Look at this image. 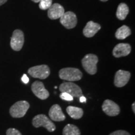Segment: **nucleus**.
Wrapping results in <instances>:
<instances>
[{
  "label": "nucleus",
  "mask_w": 135,
  "mask_h": 135,
  "mask_svg": "<svg viewBox=\"0 0 135 135\" xmlns=\"http://www.w3.org/2000/svg\"><path fill=\"white\" fill-rule=\"evenodd\" d=\"M60 19L61 24L67 29H72L77 25L78 20L76 15L72 11L65 13Z\"/></svg>",
  "instance_id": "nucleus-8"
},
{
  "label": "nucleus",
  "mask_w": 135,
  "mask_h": 135,
  "mask_svg": "<svg viewBox=\"0 0 135 135\" xmlns=\"http://www.w3.org/2000/svg\"><path fill=\"white\" fill-rule=\"evenodd\" d=\"M66 112L71 118H73L75 119H80L83 115V109L78 107H75V106H68L66 108Z\"/></svg>",
  "instance_id": "nucleus-16"
},
{
  "label": "nucleus",
  "mask_w": 135,
  "mask_h": 135,
  "mask_svg": "<svg viewBox=\"0 0 135 135\" xmlns=\"http://www.w3.org/2000/svg\"><path fill=\"white\" fill-rule=\"evenodd\" d=\"M31 1H33V2H35V3H39L40 1H41V0H31Z\"/></svg>",
  "instance_id": "nucleus-28"
},
{
  "label": "nucleus",
  "mask_w": 135,
  "mask_h": 135,
  "mask_svg": "<svg viewBox=\"0 0 135 135\" xmlns=\"http://www.w3.org/2000/svg\"><path fill=\"white\" fill-rule=\"evenodd\" d=\"M59 89L61 93H66L71 95L73 97L78 98L83 95L81 88L77 84L71 82L63 83L60 84Z\"/></svg>",
  "instance_id": "nucleus-6"
},
{
  "label": "nucleus",
  "mask_w": 135,
  "mask_h": 135,
  "mask_svg": "<svg viewBox=\"0 0 135 135\" xmlns=\"http://www.w3.org/2000/svg\"><path fill=\"white\" fill-rule=\"evenodd\" d=\"M101 29V26L98 23H96L93 21L88 22L84 28L83 35L87 38H91L97 34Z\"/></svg>",
  "instance_id": "nucleus-15"
},
{
  "label": "nucleus",
  "mask_w": 135,
  "mask_h": 135,
  "mask_svg": "<svg viewBox=\"0 0 135 135\" xmlns=\"http://www.w3.org/2000/svg\"><path fill=\"white\" fill-rule=\"evenodd\" d=\"M53 0H41L39 2V8L42 10L48 9L52 5Z\"/></svg>",
  "instance_id": "nucleus-20"
},
{
  "label": "nucleus",
  "mask_w": 135,
  "mask_h": 135,
  "mask_svg": "<svg viewBox=\"0 0 135 135\" xmlns=\"http://www.w3.org/2000/svg\"><path fill=\"white\" fill-rule=\"evenodd\" d=\"M32 124L34 127H44L50 132H53L56 129V126L50 118L47 117L45 114H38L33 118Z\"/></svg>",
  "instance_id": "nucleus-3"
},
{
  "label": "nucleus",
  "mask_w": 135,
  "mask_h": 135,
  "mask_svg": "<svg viewBox=\"0 0 135 135\" xmlns=\"http://www.w3.org/2000/svg\"><path fill=\"white\" fill-rule=\"evenodd\" d=\"M7 1H8V0H0V6L4 4V3H6Z\"/></svg>",
  "instance_id": "nucleus-26"
},
{
  "label": "nucleus",
  "mask_w": 135,
  "mask_h": 135,
  "mask_svg": "<svg viewBox=\"0 0 135 135\" xmlns=\"http://www.w3.org/2000/svg\"><path fill=\"white\" fill-rule=\"evenodd\" d=\"M131 47L128 43H119L113 50V55L115 58L126 56L131 53Z\"/></svg>",
  "instance_id": "nucleus-12"
},
{
  "label": "nucleus",
  "mask_w": 135,
  "mask_h": 135,
  "mask_svg": "<svg viewBox=\"0 0 135 135\" xmlns=\"http://www.w3.org/2000/svg\"><path fill=\"white\" fill-rule=\"evenodd\" d=\"M24 42L25 38L23 32L20 30H15L10 41V46L11 48L16 51H19L23 48Z\"/></svg>",
  "instance_id": "nucleus-7"
},
{
  "label": "nucleus",
  "mask_w": 135,
  "mask_h": 135,
  "mask_svg": "<svg viewBox=\"0 0 135 135\" xmlns=\"http://www.w3.org/2000/svg\"><path fill=\"white\" fill-rule=\"evenodd\" d=\"M31 90L36 97L42 100L47 99L50 96V93L45 88L44 84L39 81H36L32 84Z\"/></svg>",
  "instance_id": "nucleus-9"
},
{
  "label": "nucleus",
  "mask_w": 135,
  "mask_h": 135,
  "mask_svg": "<svg viewBox=\"0 0 135 135\" xmlns=\"http://www.w3.org/2000/svg\"><path fill=\"white\" fill-rule=\"evenodd\" d=\"M134 106H135V103H133V104H132V109H133V113H135Z\"/></svg>",
  "instance_id": "nucleus-27"
},
{
  "label": "nucleus",
  "mask_w": 135,
  "mask_h": 135,
  "mask_svg": "<svg viewBox=\"0 0 135 135\" xmlns=\"http://www.w3.org/2000/svg\"><path fill=\"white\" fill-rule=\"evenodd\" d=\"M80 101L81 103H85L86 101V99L85 97H83V96H81V97H80Z\"/></svg>",
  "instance_id": "nucleus-25"
},
{
  "label": "nucleus",
  "mask_w": 135,
  "mask_h": 135,
  "mask_svg": "<svg viewBox=\"0 0 135 135\" xmlns=\"http://www.w3.org/2000/svg\"><path fill=\"white\" fill-rule=\"evenodd\" d=\"M28 74L35 78L45 80L50 75V69L46 65H41L31 67L28 71Z\"/></svg>",
  "instance_id": "nucleus-5"
},
{
  "label": "nucleus",
  "mask_w": 135,
  "mask_h": 135,
  "mask_svg": "<svg viewBox=\"0 0 135 135\" xmlns=\"http://www.w3.org/2000/svg\"><path fill=\"white\" fill-rule=\"evenodd\" d=\"M49 116L51 120L55 121H62L66 119V116L62 111L61 106L58 104H54L49 111Z\"/></svg>",
  "instance_id": "nucleus-13"
},
{
  "label": "nucleus",
  "mask_w": 135,
  "mask_h": 135,
  "mask_svg": "<svg viewBox=\"0 0 135 135\" xmlns=\"http://www.w3.org/2000/svg\"><path fill=\"white\" fill-rule=\"evenodd\" d=\"M129 13V8L125 3H122L119 4L116 10V17L118 19L124 20Z\"/></svg>",
  "instance_id": "nucleus-17"
},
{
  "label": "nucleus",
  "mask_w": 135,
  "mask_h": 135,
  "mask_svg": "<svg viewBox=\"0 0 135 135\" xmlns=\"http://www.w3.org/2000/svg\"><path fill=\"white\" fill-rule=\"evenodd\" d=\"M101 1H103V2H106V1H108V0H100Z\"/></svg>",
  "instance_id": "nucleus-29"
},
{
  "label": "nucleus",
  "mask_w": 135,
  "mask_h": 135,
  "mask_svg": "<svg viewBox=\"0 0 135 135\" xmlns=\"http://www.w3.org/2000/svg\"><path fill=\"white\" fill-rule=\"evenodd\" d=\"M63 135H81V132L76 126L68 124L63 128Z\"/></svg>",
  "instance_id": "nucleus-19"
},
{
  "label": "nucleus",
  "mask_w": 135,
  "mask_h": 135,
  "mask_svg": "<svg viewBox=\"0 0 135 135\" xmlns=\"http://www.w3.org/2000/svg\"><path fill=\"white\" fill-rule=\"evenodd\" d=\"M65 13V9L61 5L58 3L52 4L48 10V16L51 20H57L60 18Z\"/></svg>",
  "instance_id": "nucleus-14"
},
{
  "label": "nucleus",
  "mask_w": 135,
  "mask_h": 135,
  "mask_svg": "<svg viewBox=\"0 0 135 135\" xmlns=\"http://www.w3.org/2000/svg\"><path fill=\"white\" fill-rule=\"evenodd\" d=\"M109 135H131L128 131H126L124 130H116L115 131H113Z\"/></svg>",
  "instance_id": "nucleus-23"
},
{
  "label": "nucleus",
  "mask_w": 135,
  "mask_h": 135,
  "mask_svg": "<svg viewBox=\"0 0 135 135\" xmlns=\"http://www.w3.org/2000/svg\"><path fill=\"white\" fill-rule=\"evenodd\" d=\"M98 58L97 55L93 54H88L82 59V66L89 75H93L97 72V64Z\"/></svg>",
  "instance_id": "nucleus-2"
},
{
  "label": "nucleus",
  "mask_w": 135,
  "mask_h": 135,
  "mask_svg": "<svg viewBox=\"0 0 135 135\" xmlns=\"http://www.w3.org/2000/svg\"><path fill=\"white\" fill-rule=\"evenodd\" d=\"M60 97L61 99H63L65 101H73V97L70 94L66 93H61L60 94Z\"/></svg>",
  "instance_id": "nucleus-21"
},
{
  "label": "nucleus",
  "mask_w": 135,
  "mask_h": 135,
  "mask_svg": "<svg viewBox=\"0 0 135 135\" xmlns=\"http://www.w3.org/2000/svg\"><path fill=\"white\" fill-rule=\"evenodd\" d=\"M30 108V103L26 101H19L15 103L9 109L10 115L13 118H20L23 117L28 109Z\"/></svg>",
  "instance_id": "nucleus-4"
},
{
  "label": "nucleus",
  "mask_w": 135,
  "mask_h": 135,
  "mask_svg": "<svg viewBox=\"0 0 135 135\" xmlns=\"http://www.w3.org/2000/svg\"><path fill=\"white\" fill-rule=\"evenodd\" d=\"M6 135H22L20 131L15 128H9L6 131Z\"/></svg>",
  "instance_id": "nucleus-22"
},
{
  "label": "nucleus",
  "mask_w": 135,
  "mask_h": 135,
  "mask_svg": "<svg viewBox=\"0 0 135 135\" xmlns=\"http://www.w3.org/2000/svg\"><path fill=\"white\" fill-rule=\"evenodd\" d=\"M59 76L61 80L68 81H76L80 80L83 77L81 71L75 68H65L60 70Z\"/></svg>",
  "instance_id": "nucleus-1"
},
{
  "label": "nucleus",
  "mask_w": 135,
  "mask_h": 135,
  "mask_svg": "<svg viewBox=\"0 0 135 135\" xmlns=\"http://www.w3.org/2000/svg\"><path fill=\"white\" fill-rule=\"evenodd\" d=\"M131 77V73L127 71L122 70H118L114 76V84L116 87L121 88L124 86L129 81Z\"/></svg>",
  "instance_id": "nucleus-11"
},
{
  "label": "nucleus",
  "mask_w": 135,
  "mask_h": 135,
  "mask_svg": "<svg viewBox=\"0 0 135 135\" xmlns=\"http://www.w3.org/2000/svg\"><path fill=\"white\" fill-rule=\"evenodd\" d=\"M131 30L129 27L123 25L116 30L115 36L118 40H124L131 35Z\"/></svg>",
  "instance_id": "nucleus-18"
},
{
  "label": "nucleus",
  "mask_w": 135,
  "mask_h": 135,
  "mask_svg": "<svg viewBox=\"0 0 135 135\" xmlns=\"http://www.w3.org/2000/svg\"><path fill=\"white\" fill-rule=\"evenodd\" d=\"M21 80L23 81V82L25 84H27L28 82H29V78H28V77L26 75H24L23 76V77H22L21 78Z\"/></svg>",
  "instance_id": "nucleus-24"
},
{
  "label": "nucleus",
  "mask_w": 135,
  "mask_h": 135,
  "mask_svg": "<svg viewBox=\"0 0 135 135\" xmlns=\"http://www.w3.org/2000/svg\"><path fill=\"white\" fill-rule=\"evenodd\" d=\"M102 109L108 116H115L120 113V108L114 101L110 99H106L103 103Z\"/></svg>",
  "instance_id": "nucleus-10"
}]
</instances>
